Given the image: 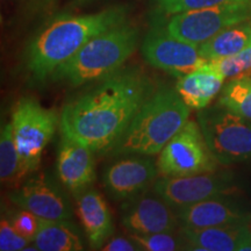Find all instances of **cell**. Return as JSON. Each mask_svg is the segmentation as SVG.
<instances>
[{
    "label": "cell",
    "instance_id": "6da1fadb",
    "mask_svg": "<svg viewBox=\"0 0 251 251\" xmlns=\"http://www.w3.org/2000/svg\"><path fill=\"white\" fill-rule=\"evenodd\" d=\"M141 68H120L65 103L61 133L94 153L111 152L137 112L155 93Z\"/></svg>",
    "mask_w": 251,
    "mask_h": 251
},
{
    "label": "cell",
    "instance_id": "7a4b0ae2",
    "mask_svg": "<svg viewBox=\"0 0 251 251\" xmlns=\"http://www.w3.org/2000/svg\"><path fill=\"white\" fill-rule=\"evenodd\" d=\"M126 6H113L98 13L62 15L43 28L28 46L26 67L35 80L50 78L59 65L77 54L103 31L127 20Z\"/></svg>",
    "mask_w": 251,
    "mask_h": 251
},
{
    "label": "cell",
    "instance_id": "3957f363",
    "mask_svg": "<svg viewBox=\"0 0 251 251\" xmlns=\"http://www.w3.org/2000/svg\"><path fill=\"white\" fill-rule=\"evenodd\" d=\"M190 109L176 90L156 91L137 112L109 153L157 155L188 121Z\"/></svg>",
    "mask_w": 251,
    "mask_h": 251
},
{
    "label": "cell",
    "instance_id": "277c9868",
    "mask_svg": "<svg viewBox=\"0 0 251 251\" xmlns=\"http://www.w3.org/2000/svg\"><path fill=\"white\" fill-rule=\"evenodd\" d=\"M139 40V29L127 23L103 31L59 65L50 79L71 86L102 79L124 67L137 48Z\"/></svg>",
    "mask_w": 251,
    "mask_h": 251
},
{
    "label": "cell",
    "instance_id": "5b68a950",
    "mask_svg": "<svg viewBox=\"0 0 251 251\" xmlns=\"http://www.w3.org/2000/svg\"><path fill=\"white\" fill-rule=\"evenodd\" d=\"M198 124L215 161L230 165L251 158V121L221 105L200 109Z\"/></svg>",
    "mask_w": 251,
    "mask_h": 251
},
{
    "label": "cell",
    "instance_id": "8992f818",
    "mask_svg": "<svg viewBox=\"0 0 251 251\" xmlns=\"http://www.w3.org/2000/svg\"><path fill=\"white\" fill-rule=\"evenodd\" d=\"M13 139L27 174L39 168L42 153L59 126L55 109L46 108L31 98L19 100L12 113Z\"/></svg>",
    "mask_w": 251,
    "mask_h": 251
},
{
    "label": "cell",
    "instance_id": "52a82bcc",
    "mask_svg": "<svg viewBox=\"0 0 251 251\" xmlns=\"http://www.w3.org/2000/svg\"><path fill=\"white\" fill-rule=\"evenodd\" d=\"M199 124L188 120L158 153L156 165L164 177H185L216 169Z\"/></svg>",
    "mask_w": 251,
    "mask_h": 251
},
{
    "label": "cell",
    "instance_id": "ba28073f",
    "mask_svg": "<svg viewBox=\"0 0 251 251\" xmlns=\"http://www.w3.org/2000/svg\"><path fill=\"white\" fill-rule=\"evenodd\" d=\"M251 19V1L172 14L165 30L185 42L200 46L226 28Z\"/></svg>",
    "mask_w": 251,
    "mask_h": 251
},
{
    "label": "cell",
    "instance_id": "9c48e42d",
    "mask_svg": "<svg viewBox=\"0 0 251 251\" xmlns=\"http://www.w3.org/2000/svg\"><path fill=\"white\" fill-rule=\"evenodd\" d=\"M234 188L230 175L203 172L185 177H164L155 180L153 192L174 209H180L211 198L228 196Z\"/></svg>",
    "mask_w": 251,
    "mask_h": 251
},
{
    "label": "cell",
    "instance_id": "30bf717a",
    "mask_svg": "<svg viewBox=\"0 0 251 251\" xmlns=\"http://www.w3.org/2000/svg\"><path fill=\"white\" fill-rule=\"evenodd\" d=\"M141 51L151 67L176 77L190 74L208 63L200 54L199 46L170 35L165 28H153L144 37Z\"/></svg>",
    "mask_w": 251,
    "mask_h": 251
},
{
    "label": "cell",
    "instance_id": "8fae6325",
    "mask_svg": "<svg viewBox=\"0 0 251 251\" xmlns=\"http://www.w3.org/2000/svg\"><path fill=\"white\" fill-rule=\"evenodd\" d=\"M9 199L39 219L70 220L72 208L67 194L47 175H37L17 187Z\"/></svg>",
    "mask_w": 251,
    "mask_h": 251
},
{
    "label": "cell",
    "instance_id": "7c38bea8",
    "mask_svg": "<svg viewBox=\"0 0 251 251\" xmlns=\"http://www.w3.org/2000/svg\"><path fill=\"white\" fill-rule=\"evenodd\" d=\"M121 219L126 229L136 235L176 231L180 226L177 212L156 192L126 200Z\"/></svg>",
    "mask_w": 251,
    "mask_h": 251
},
{
    "label": "cell",
    "instance_id": "4fadbf2b",
    "mask_svg": "<svg viewBox=\"0 0 251 251\" xmlns=\"http://www.w3.org/2000/svg\"><path fill=\"white\" fill-rule=\"evenodd\" d=\"M157 165L144 155H126L106 169L102 183L108 193L118 200L140 196L155 183Z\"/></svg>",
    "mask_w": 251,
    "mask_h": 251
},
{
    "label": "cell",
    "instance_id": "5bb4252c",
    "mask_svg": "<svg viewBox=\"0 0 251 251\" xmlns=\"http://www.w3.org/2000/svg\"><path fill=\"white\" fill-rule=\"evenodd\" d=\"M56 170L65 190L77 198L89 190L96 179L94 152L84 144L62 134Z\"/></svg>",
    "mask_w": 251,
    "mask_h": 251
},
{
    "label": "cell",
    "instance_id": "9a60e30c",
    "mask_svg": "<svg viewBox=\"0 0 251 251\" xmlns=\"http://www.w3.org/2000/svg\"><path fill=\"white\" fill-rule=\"evenodd\" d=\"M226 197L211 198L178 211L180 227L201 229L248 224L250 215L238 203Z\"/></svg>",
    "mask_w": 251,
    "mask_h": 251
},
{
    "label": "cell",
    "instance_id": "2e32d148",
    "mask_svg": "<svg viewBox=\"0 0 251 251\" xmlns=\"http://www.w3.org/2000/svg\"><path fill=\"white\" fill-rule=\"evenodd\" d=\"M185 249L201 251H251L248 224L191 229L180 227Z\"/></svg>",
    "mask_w": 251,
    "mask_h": 251
},
{
    "label": "cell",
    "instance_id": "e0dca14e",
    "mask_svg": "<svg viewBox=\"0 0 251 251\" xmlns=\"http://www.w3.org/2000/svg\"><path fill=\"white\" fill-rule=\"evenodd\" d=\"M81 226L92 249H101L114 231L111 212L98 191L89 188L76 198Z\"/></svg>",
    "mask_w": 251,
    "mask_h": 251
},
{
    "label": "cell",
    "instance_id": "ac0fdd59",
    "mask_svg": "<svg viewBox=\"0 0 251 251\" xmlns=\"http://www.w3.org/2000/svg\"><path fill=\"white\" fill-rule=\"evenodd\" d=\"M226 78L211 63L180 76L176 91L190 108L203 109L222 90Z\"/></svg>",
    "mask_w": 251,
    "mask_h": 251
},
{
    "label": "cell",
    "instance_id": "d6986e66",
    "mask_svg": "<svg viewBox=\"0 0 251 251\" xmlns=\"http://www.w3.org/2000/svg\"><path fill=\"white\" fill-rule=\"evenodd\" d=\"M34 244L41 251H79L84 250L81 235L69 220L40 219L39 230Z\"/></svg>",
    "mask_w": 251,
    "mask_h": 251
},
{
    "label": "cell",
    "instance_id": "ffe728a7",
    "mask_svg": "<svg viewBox=\"0 0 251 251\" xmlns=\"http://www.w3.org/2000/svg\"><path fill=\"white\" fill-rule=\"evenodd\" d=\"M251 46V23L249 20L221 30L199 46L201 56L208 62L234 56Z\"/></svg>",
    "mask_w": 251,
    "mask_h": 251
},
{
    "label": "cell",
    "instance_id": "44dd1931",
    "mask_svg": "<svg viewBox=\"0 0 251 251\" xmlns=\"http://www.w3.org/2000/svg\"><path fill=\"white\" fill-rule=\"evenodd\" d=\"M28 175L13 139L11 122H5L0 133V180L8 187H18Z\"/></svg>",
    "mask_w": 251,
    "mask_h": 251
},
{
    "label": "cell",
    "instance_id": "7402d4cb",
    "mask_svg": "<svg viewBox=\"0 0 251 251\" xmlns=\"http://www.w3.org/2000/svg\"><path fill=\"white\" fill-rule=\"evenodd\" d=\"M218 103L251 121V77L229 80L222 89Z\"/></svg>",
    "mask_w": 251,
    "mask_h": 251
},
{
    "label": "cell",
    "instance_id": "603a6c76",
    "mask_svg": "<svg viewBox=\"0 0 251 251\" xmlns=\"http://www.w3.org/2000/svg\"><path fill=\"white\" fill-rule=\"evenodd\" d=\"M224 75L227 80L251 77V46L242 51L229 57L214 59L209 62Z\"/></svg>",
    "mask_w": 251,
    "mask_h": 251
},
{
    "label": "cell",
    "instance_id": "cb8c5ba5",
    "mask_svg": "<svg viewBox=\"0 0 251 251\" xmlns=\"http://www.w3.org/2000/svg\"><path fill=\"white\" fill-rule=\"evenodd\" d=\"M130 238L137 244L140 250L147 251H176L185 250V243L180 234L164 231L148 235L130 234Z\"/></svg>",
    "mask_w": 251,
    "mask_h": 251
},
{
    "label": "cell",
    "instance_id": "d4e9b609",
    "mask_svg": "<svg viewBox=\"0 0 251 251\" xmlns=\"http://www.w3.org/2000/svg\"><path fill=\"white\" fill-rule=\"evenodd\" d=\"M249 1L251 0H156V4L161 13L172 15L181 13V12L192 11V9Z\"/></svg>",
    "mask_w": 251,
    "mask_h": 251
},
{
    "label": "cell",
    "instance_id": "484cf974",
    "mask_svg": "<svg viewBox=\"0 0 251 251\" xmlns=\"http://www.w3.org/2000/svg\"><path fill=\"white\" fill-rule=\"evenodd\" d=\"M31 241L21 236L15 230L11 220L1 216L0 221V250L1 251H19L25 250Z\"/></svg>",
    "mask_w": 251,
    "mask_h": 251
},
{
    "label": "cell",
    "instance_id": "4316f807",
    "mask_svg": "<svg viewBox=\"0 0 251 251\" xmlns=\"http://www.w3.org/2000/svg\"><path fill=\"white\" fill-rule=\"evenodd\" d=\"M11 222L15 230L21 236L26 237L27 240L33 242L40 226V219L35 214H33L29 211H26V209H23V211L18 212L17 214L13 215Z\"/></svg>",
    "mask_w": 251,
    "mask_h": 251
},
{
    "label": "cell",
    "instance_id": "83f0119b",
    "mask_svg": "<svg viewBox=\"0 0 251 251\" xmlns=\"http://www.w3.org/2000/svg\"><path fill=\"white\" fill-rule=\"evenodd\" d=\"M100 250L103 251H134L140 250L137 244L134 242L131 238H125V237H113L105 243Z\"/></svg>",
    "mask_w": 251,
    "mask_h": 251
},
{
    "label": "cell",
    "instance_id": "f1b7e54d",
    "mask_svg": "<svg viewBox=\"0 0 251 251\" xmlns=\"http://www.w3.org/2000/svg\"><path fill=\"white\" fill-rule=\"evenodd\" d=\"M93 1H96V0H71L70 7H83V6L89 5Z\"/></svg>",
    "mask_w": 251,
    "mask_h": 251
},
{
    "label": "cell",
    "instance_id": "f546056e",
    "mask_svg": "<svg viewBox=\"0 0 251 251\" xmlns=\"http://www.w3.org/2000/svg\"><path fill=\"white\" fill-rule=\"evenodd\" d=\"M52 1H54V0H37V4H39L41 7H43V6L52 4Z\"/></svg>",
    "mask_w": 251,
    "mask_h": 251
}]
</instances>
